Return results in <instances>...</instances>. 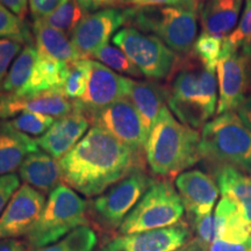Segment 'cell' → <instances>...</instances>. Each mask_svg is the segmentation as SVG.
Listing matches in <instances>:
<instances>
[{
    "mask_svg": "<svg viewBox=\"0 0 251 251\" xmlns=\"http://www.w3.org/2000/svg\"><path fill=\"white\" fill-rule=\"evenodd\" d=\"M59 163L63 181L85 197L100 196L144 168L143 155L99 127L91 128Z\"/></svg>",
    "mask_w": 251,
    "mask_h": 251,
    "instance_id": "1",
    "label": "cell"
},
{
    "mask_svg": "<svg viewBox=\"0 0 251 251\" xmlns=\"http://www.w3.org/2000/svg\"><path fill=\"white\" fill-rule=\"evenodd\" d=\"M168 107L181 124L199 129L208 122L218 108V77L191 54L179 58L168 78Z\"/></svg>",
    "mask_w": 251,
    "mask_h": 251,
    "instance_id": "2",
    "label": "cell"
},
{
    "mask_svg": "<svg viewBox=\"0 0 251 251\" xmlns=\"http://www.w3.org/2000/svg\"><path fill=\"white\" fill-rule=\"evenodd\" d=\"M201 134L181 124L164 106L153 122L146 146V159L153 175L175 177L201 161Z\"/></svg>",
    "mask_w": 251,
    "mask_h": 251,
    "instance_id": "3",
    "label": "cell"
},
{
    "mask_svg": "<svg viewBox=\"0 0 251 251\" xmlns=\"http://www.w3.org/2000/svg\"><path fill=\"white\" fill-rule=\"evenodd\" d=\"M200 156L214 174L233 168L251 175V129L236 111L220 114L203 126Z\"/></svg>",
    "mask_w": 251,
    "mask_h": 251,
    "instance_id": "4",
    "label": "cell"
},
{
    "mask_svg": "<svg viewBox=\"0 0 251 251\" xmlns=\"http://www.w3.org/2000/svg\"><path fill=\"white\" fill-rule=\"evenodd\" d=\"M198 11L176 6L130 7L127 24L151 34L180 57L191 54L198 34Z\"/></svg>",
    "mask_w": 251,
    "mask_h": 251,
    "instance_id": "5",
    "label": "cell"
},
{
    "mask_svg": "<svg viewBox=\"0 0 251 251\" xmlns=\"http://www.w3.org/2000/svg\"><path fill=\"white\" fill-rule=\"evenodd\" d=\"M87 203L75 190L61 184L49 194L42 214L28 233L31 248L40 249L61 240L72 230L87 226Z\"/></svg>",
    "mask_w": 251,
    "mask_h": 251,
    "instance_id": "6",
    "label": "cell"
},
{
    "mask_svg": "<svg viewBox=\"0 0 251 251\" xmlns=\"http://www.w3.org/2000/svg\"><path fill=\"white\" fill-rule=\"evenodd\" d=\"M184 212L179 193L170 179L155 180L126 216L119 230L122 235H130L170 227L180 222Z\"/></svg>",
    "mask_w": 251,
    "mask_h": 251,
    "instance_id": "7",
    "label": "cell"
},
{
    "mask_svg": "<svg viewBox=\"0 0 251 251\" xmlns=\"http://www.w3.org/2000/svg\"><path fill=\"white\" fill-rule=\"evenodd\" d=\"M113 43L125 52L143 77L151 80L168 79L180 56L151 34L134 27H125L113 36Z\"/></svg>",
    "mask_w": 251,
    "mask_h": 251,
    "instance_id": "8",
    "label": "cell"
},
{
    "mask_svg": "<svg viewBox=\"0 0 251 251\" xmlns=\"http://www.w3.org/2000/svg\"><path fill=\"white\" fill-rule=\"evenodd\" d=\"M85 115L93 127L106 130L134 151L141 155L146 153L149 133L144 127L139 112L128 99L122 98L105 108Z\"/></svg>",
    "mask_w": 251,
    "mask_h": 251,
    "instance_id": "9",
    "label": "cell"
},
{
    "mask_svg": "<svg viewBox=\"0 0 251 251\" xmlns=\"http://www.w3.org/2000/svg\"><path fill=\"white\" fill-rule=\"evenodd\" d=\"M251 64L244 56L224 41V50L216 67L219 85V100L216 114L233 112L247 98L250 85Z\"/></svg>",
    "mask_w": 251,
    "mask_h": 251,
    "instance_id": "10",
    "label": "cell"
},
{
    "mask_svg": "<svg viewBox=\"0 0 251 251\" xmlns=\"http://www.w3.org/2000/svg\"><path fill=\"white\" fill-rule=\"evenodd\" d=\"M153 181L155 180L144 174L143 170L131 172L109 187L107 192L94 199L92 203L94 212L109 227L120 228L126 216L136 206Z\"/></svg>",
    "mask_w": 251,
    "mask_h": 251,
    "instance_id": "11",
    "label": "cell"
},
{
    "mask_svg": "<svg viewBox=\"0 0 251 251\" xmlns=\"http://www.w3.org/2000/svg\"><path fill=\"white\" fill-rule=\"evenodd\" d=\"M125 24H127L126 9L113 7L86 14L72 31L71 42L81 58H89L107 45Z\"/></svg>",
    "mask_w": 251,
    "mask_h": 251,
    "instance_id": "12",
    "label": "cell"
},
{
    "mask_svg": "<svg viewBox=\"0 0 251 251\" xmlns=\"http://www.w3.org/2000/svg\"><path fill=\"white\" fill-rule=\"evenodd\" d=\"M46 197L25 184L19 187L0 216V240L27 235L42 214Z\"/></svg>",
    "mask_w": 251,
    "mask_h": 251,
    "instance_id": "13",
    "label": "cell"
},
{
    "mask_svg": "<svg viewBox=\"0 0 251 251\" xmlns=\"http://www.w3.org/2000/svg\"><path fill=\"white\" fill-rule=\"evenodd\" d=\"M87 85L84 97L75 106L84 114L105 108L106 106L125 98L124 76L115 74L102 63L86 59Z\"/></svg>",
    "mask_w": 251,
    "mask_h": 251,
    "instance_id": "14",
    "label": "cell"
},
{
    "mask_svg": "<svg viewBox=\"0 0 251 251\" xmlns=\"http://www.w3.org/2000/svg\"><path fill=\"white\" fill-rule=\"evenodd\" d=\"M175 185L181 201L193 220L212 214L220 190L209 175L201 170H186L176 177Z\"/></svg>",
    "mask_w": 251,
    "mask_h": 251,
    "instance_id": "15",
    "label": "cell"
},
{
    "mask_svg": "<svg viewBox=\"0 0 251 251\" xmlns=\"http://www.w3.org/2000/svg\"><path fill=\"white\" fill-rule=\"evenodd\" d=\"M74 109L75 102L61 92H48L33 97L0 92V120H9L24 112L40 113L61 119L74 112Z\"/></svg>",
    "mask_w": 251,
    "mask_h": 251,
    "instance_id": "16",
    "label": "cell"
},
{
    "mask_svg": "<svg viewBox=\"0 0 251 251\" xmlns=\"http://www.w3.org/2000/svg\"><path fill=\"white\" fill-rule=\"evenodd\" d=\"M90 125V119L75 106L74 112L56 120L36 142L43 151L59 161L85 136Z\"/></svg>",
    "mask_w": 251,
    "mask_h": 251,
    "instance_id": "17",
    "label": "cell"
},
{
    "mask_svg": "<svg viewBox=\"0 0 251 251\" xmlns=\"http://www.w3.org/2000/svg\"><path fill=\"white\" fill-rule=\"evenodd\" d=\"M190 229L183 222L165 228L119 236L126 251H177L190 240Z\"/></svg>",
    "mask_w": 251,
    "mask_h": 251,
    "instance_id": "18",
    "label": "cell"
},
{
    "mask_svg": "<svg viewBox=\"0 0 251 251\" xmlns=\"http://www.w3.org/2000/svg\"><path fill=\"white\" fill-rule=\"evenodd\" d=\"M125 98L133 103L142 119L148 133L151 130L161 109L165 106L168 92L166 87L155 81H141L124 77Z\"/></svg>",
    "mask_w": 251,
    "mask_h": 251,
    "instance_id": "19",
    "label": "cell"
},
{
    "mask_svg": "<svg viewBox=\"0 0 251 251\" xmlns=\"http://www.w3.org/2000/svg\"><path fill=\"white\" fill-rule=\"evenodd\" d=\"M21 179L42 194H50L63 180V171L58 159L45 151L30 153L19 169Z\"/></svg>",
    "mask_w": 251,
    "mask_h": 251,
    "instance_id": "20",
    "label": "cell"
},
{
    "mask_svg": "<svg viewBox=\"0 0 251 251\" xmlns=\"http://www.w3.org/2000/svg\"><path fill=\"white\" fill-rule=\"evenodd\" d=\"M243 0H205L200 6V24L202 33L227 37L240 21Z\"/></svg>",
    "mask_w": 251,
    "mask_h": 251,
    "instance_id": "21",
    "label": "cell"
},
{
    "mask_svg": "<svg viewBox=\"0 0 251 251\" xmlns=\"http://www.w3.org/2000/svg\"><path fill=\"white\" fill-rule=\"evenodd\" d=\"M39 148L36 139L13 129L6 120H0V176L13 174Z\"/></svg>",
    "mask_w": 251,
    "mask_h": 251,
    "instance_id": "22",
    "label": "cell"
},
{
    "mask_svg": "<svg viewBox=\"0 0 251 251\" xmlns=\"http://www.w3.org/2000/svg\"><path fill=\"white\" fill-rule=\"evenodd\" d=\"M33 35L37 54L71 65L81 59L72 45L70 36L57 28L50 26L43 19L33 23Z\"/></svg>",
    "mask_w": 251,
    "mask_h": 251,
    "instance_id": "23",
    "label": "cell"
},
{
    "mask_svg": "<svg viewBox=\"0 0 251 251\" xmlns=\"http://www.w3.org/2000/svg\"><path fill=\"white\" fill-rule=\"evenodd\" d=\"M69 70L70 65L67 63L39 55L29 81L17 96L33 97L48 92L63 93Z\"/></svg>",
    "mask_w": 251,
    "mask_h": 251,
    "instance_id": "24",
    "label": "cell"
},
{
    "mask_svg": "<svg viewBox=\"0 0 251 251\" xmlns=\"http://www.w3.org/2000/svg\"><path fill=\"white\" fill-rule=\"evenodd\" d=\"M214 175L222 197L233 200L251 226V175L233 168L221 169Z\"/></svg>",
    "mask_w": 251,
    "mask_h": 251,
    "instance_id": "25",
    "label": "cell"
},
{
    "mask_svg": "<svg viewBox=\"0 0 251 251\" xmlns=\"http://www.w3.org/2000/svg\"><path fill=\"white\" fill-rule=\"evenodd\" d=\"M39 59L37 50L33 45H26L17 56L5 78L2 92L18 94L29 81L36 62Z\"/></svg>",
    "mask_w": 251,
    "mask_h": 251,
    "instance_id": "26",
    "label": "cell"
},
{
    "mask_svg": "<svg viewBox=\"0 0 251 251\" xmlns=\"http://www.w3.org/2000/svg\"><path fill=\"white\" fill-rule=\"evenodd\" d=\"M85 15L86 13L80 8L76 0H62L55 11L43 20L70 36Z\"/></svg>",
    "mask_w": 251,
    "mask_h": 251,
    "instance_id": "27",
    "label": "cell"
},
{
    "mask_svg": "<svg viewBox=\"0 0 251 251\" xmlns=\"http://www.w3.org/2000/svg\"><path fill=\"white\" fill-rule=\"evenodd\" d=\"M96 244V233L89 226H81L57 242L34 251H92Z\"/></svg>",
    "mask_w": 251,
    "mask_h": 251,
    "instance_id": "28",
    "label": "cell"
},
{
    "mask_svg": "<svg viewBox=\"0 0 251 251\" xmlns=\"http://www.w3.org/2000/svg\"><path fill=\"white\" fill-rule=\"evenodd\" d=\"M225 37H218L202 33L197 37L192 52L199 58L205 68L215 72L224 50Z\"/></svg>",
    "mask_w": 251,
    "mask_h": 251,
    "instance_id": "29",
    "label": "cell"
},
{
    "mask_svg": "<svg viewBox=\"0 0 251 251\" xmlns=\"http://www.w3.org/2000/svg\"><path fill=\"white\" fill-rule=\"evenodd\" d=\"M92 57L98 59L103 65H106L111 70L119 72V74L137 78L143 77L139 69L135 67L130 59L125 55V52L115 46L107 43L106 46L97 50Z\"/></svg>",
    "mask_w": 251,
    "mask_h": 251,
    "instance_id": "30",
    "label": "cell"
},
{
    "mask_svg": "<svg viewBox=\"0 0 251 251\" xmlns=\"http://www.w3.org/2000/svg\"><path fill=\"white\" fill-rule=\"evenodd\" d=\"M7 124L15 130L28 135V136H42L55 124V118L40 113L24 112L17 117L9 119Z\"/></svg>",
    "mask_w": 251,
    "mask_h": 251,
    "instance_id": "31",
    "label": "cell"
},
{
    "mask_svg": "<svg viewBox=\"0 0 251 251\" xmlns=\"http://www.w3.org/2000/svg\"><path fill=\"white\" fill-rule=\"evenodd\" d=\"M0 39L18 41L25 45H31L33 36L26 23L0 2Z\"/></svg>",
    "mask_w": 251,
    "mask_h": 251,
    "instance_id": "32",
    "label": "cell"
},
{
    "mask_svg": "<svg viewBox=\"0 0 251 251\" xmlns=\"http://www.w3.org/2000/svg\"><path fill=\"white\" fill-rule=\"evenodd\" d=\"M87 58H81L70 65V70L65 80L63 93L71 101H79L83 98L87 85Z\"/></svg>",
    "mask_w": 251,
    "mask_h": 251,
    "instance_id": "33",
    "label": "cell"
},
{
    "mask_svg": "<svg viewBox=\"0 0 251 251\" xmlns=\"http://www.w3.org/2000/svg\"><path fill=\"white\" fill-rule=\"evenodd\" d=\"M23 48V43L18 41L0 39V92L2 91V85L12 63L20 54Z\"/></svg>",
    "mask_w": 251,
    "mask_h": 251,
    "instance_id": "34",
    "label": "cell"
},
{
    "mask_svg": "<svg viewBox=\"0 0 251 251\" xmlns=\"http://www.w3.org/2000/svg\"><path fill=\"white\" fill-rule=\"evenodd\" d=\"M251 35V0L244 1V8L241 14L237 27L230 35L226 37L227 42L235 49H240L241 46Z\"/></svg>",
    "mask_w": 251,
    "mask_h": 251,
    "instance_id": "35",
    "label": "cell"
},
{
    "mask_svg": "<svg viewBox=\"0 0 251 251\" xmlns=\"http://www.w3.org/2000/svg\"><path fill=\"white\" fill-rule=\"evenodd\" d=\"M194 227H196L198 242L207 250V248L211 246V243L215 238L214 218H213V214H208L202 216V218L194 220Z\"/></svg>",
    "mask_w": 251,
    "mask_h": 251,
    "instance_id": "36",
    "label": "cell"
},
{
    "mask_svg": "<svg viewBox=\"0 0 251 251\" xmlns=\"http://www.w3.org/2000/svg\"><path fill=\"white\" fill-rule=\"evenodd\" d=\"M124 4L130 5L131 7H162V6H176L198 11L199 1L198 0H120Z\"/></svg>",
    "mask_w": 251,
    "mask_h": 251,
    "instance_id": "37",
    "label": "cell"
},
{
    "mask_svg": "<svg viewBox=\"0 0 251 251\" xmlns=\"http://www.w3.org/2000/svg\"><path fill=\"white\" fill-rule=\"evenodd\" d=\"M19 187H20V178L15 174L0 176V216L2 215Z\"/></svg>",
    "mask_w": 251,
    "mask_h": 251,
    "instance_id": "38",
    "label": "cell"
},
{
    "mask_svg": "<svg viewBox=\"0 0 251 251\" xmlns=\"http://www.w3.org/2000/svg\"><path fill=\"white\" fill-rule=\"evenodd\" d=\"M62 0H28L31 17L34 20L45 19L55 11Z\"/></svg>",
    "mask_w": 251,
    "mask_h": 251,
    "instance_id": "39",
    "label": "cell"
},
{
    "mask_svg": "<svg viewBox=\"0 0 251 251\" xmlns=\"http://www.w3.org/2000/svg\"><path fill=\"white\" fill-rule=\"evenodd\" d=\"M76 1L86 14L94 13L101 9L113 8L119 2H121L120 0H76Z\"/></svg>",
    "mask_w": 251,
    "mask_h": 251,
    "instance_id": "40",
    "label": "cell"
},
{
    "mask_svg": "<svg viewBox=\"0 0 251 251\" xmlns=\"http://www.w3.org/2000/svg\"><path fill=\"white\" fill-rule=\"evenodd\" d=\"M2 5L5 6L6 8H8L12 13L17 15L20 19H25L28 11V6H29V2L28 0H0Z\"/></svg>",
    "mask_w": 251,
    "mask_h": 251,
    "instance_id": "41",
    "label": "cell"
},
{
    "mask_svg": "<svg viewBox=\"0 0 251 251\" xmlns=\"http://www.w3.org/2000/svg\"><path fill=\"white\" fill-rule=\"evenodd\" d=\"M238 117L251 129V94L248 96L241 106L236 109Z\"/></svg>",
    "mask_w": 251,
    "mask_h": 251,
    "instance_id": "42",
    "label": "cell"
},
{
    "mask_svg": "<svg viewBox=\"0 0 251 251\" xmlns=\"http://www.w3.org/2000/svg\"><path fill=\"white\" fill-rule=\"evenodd\" d=\"M0 251H28L26 244L17 238L0 240Z\"/></svg>",
    "mask_w": 251,
    "mask_h": 251,
    "instance_id": "43",
    "label": "cell"
},
{
    "mask_svg": "<svg viewBox=\"0 0 251 251\" xmlns=\"http://www.w3.org/2000/svg\"><path fill=\"white\" fill-rule=\"evenodd\" d=\"M102 251H126L124 246H122L120 238L117 237L114 240H112L111 242L106 244V247L103 248Z\"/></svg>",
    "mask_w": 251,
    "mask_h": 251,
    "instance_id": "44",
    "label": "cell"
},
{
    "mask_svg": "<svg viewBox=\"0 0 251 251\" xmlns=\"http://www.w3.org/2000/svg\"><path fill=\"white\" fill-rule=\"evenodd\" d=\"M241 54L246 57L251 64V35L244 41L243 45L241 46Z\"/></svg>",
    "mask_w": 251,
    "mask_h": 251,
    "instance_id": "45",
    "label": "cell"
},
{
    "mask_svg": "<svg viewBox=\"0 0 251 251\" xmlns=\"http://www.w3.org/2000/svg\"><path fill=\"white\" fill-rule=\"evenodd\" d=\"M177 251H180V250H177Z\"/></svg>",
    "mask_w": 251,
    "mask_h": 251,
    "instance_id": "46",
    "label": "cell"
}]
</instances>
